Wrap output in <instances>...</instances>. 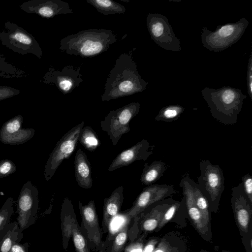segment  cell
<instances>
[{"mask_svg": "<svg viewBox=\"0 0 252 252\" xmlns=\"http://www.w3.org/2000/svg\"><path fill=\"white\" fill-rule=\"evenodd\" d=\"M131 53L121 54L104 85L102 101H108L144 91L148 84L140 76Z\"/></svg>", "mask_w": 252, "mask_h": 252, "instance_id": "6da1fadb", "label": "cell"}, {"mask_svg": "<svg viewBox=\"0 0 252 252\" xmlns=\"http://www.w3.org/2000/svg\"><path fill=\"white\" fill-rule=\"evenodd\" d=\"M116 41L117 35L113 31L91 29L62 38L59 48L70 55L91 58L107 51Z\"/></svg>", "mask_w": 252, "mask_h": 252, "instance_id": "7a4b0ae2", "label": "cell"}, {"mask_svg": "<svg viewBox=\"0 0 252 252\" xmlns=\"http://www.w3.org/2000/svg\"><path fill=\"white\" fill-rule=\"evenodd\" d=\"M213 117L224 125L237 123L247 95L241 90L230 86L215 89L205 87L201 91Z\"/></svg>", "mask_w": 252, "mask_h": 252, "instance_id": "3957f363", "label": "cell"}, {"mask_svg": "<svg viewBox=\"0 0 252 252\" xmlns=\"http://www.w3.org/2000/svg\"><path fill=\"white\" fill-rule=\"evenodd\" d=\"M248 25V20L242 18L236 23L218 26L215 31L204 27L201 34L202 44L211 51H222L239 40Z\"/></svg>", "mask_w": 252, "mask_h": 252, "instance_id": "277c9868", "label": "cell"}, {"mask_svg": "<svg viewBox=\"0 0 252 252\" xmlns=\"http://www.w3.org/2000/svg\"><path fill=\"white\" fill-rule=\"evenodd\" d=\"M199 167L200 175L196 183L208 200L210 211L216 213L225 188L222 170L218 164H213L207 159L200 161Z\"/></svg>", "mask_w": 252, "mask_h": 252, "instance_id": "5b68a950", "label": "cell"}, {"mask_svg": "<svg viewBox=\"0 0 252 252\" xmlns=\"http://www.w3.org/2000/svg\"><path fill=\"white\" fill-rule=\"evenodd\" d=\"M4 27L5 30L0 32L2 45L21 55L32 54L41 58L42 49L32 35L10 21L5 22Z\"/></svg>", "mask_w": 252, "mask_h": 252, "instance_id": "8992f818", "label": "cell"}, {"mask_svg": "<svg viewBox=\"0 0 252 252\" xmlns=\"http://www.w3.org/2000/svg\"><path fill=\"white\" fill-rule=\"evenodd\" d=\"M140 108L138 102H131L111 111L100 122L102 130L107 133L114 146L123 135L129 132V122L138 114Z\"/></svg>", "mask_w": 252, "mask_h": 252, "instance_id": "52a82bcc", "label": "cell"}, {"mask_svg": "<svg viewBox=\"0 0 252 252\" xmlns=\"http://www.w3.org/2000/svg\"><path fill=\"white\" fill-rule=\"evenodd\" d=\"M231 190V204L235 221L247 252H251L252 204L244 191L242 183Z\"/></svg>", "mask_w": 252, "mask_h": 252, "instance_id": "ba28073f", "label": "cell"}, {"mask_svg": "<svg viewBox=\"0 0 252 252\" xmlns=\"http://www.w3.org/2000/svg\"><path fill=\"white\" fill-rule=\"evenodd\" d=\"M84 122L71 128L57 143L49 155L44 167V176L46 181L54 176L63 160L70 157L75 151Z\"/></svg>", "mask_w": 252, "mask_h": 252, "instance_id": "9c48e42d", "label": "cell"}, {"mask_svg": "<svg viewBox=\"0 0 252 252\" xmlns=\"http://www.w3.org/2000/svg\"><path fill=\"white\" fill-rule=\"evenodd\" d=\"M146 25L151 39L158 46L170 51H181L180 40L176 37L165 16L149 13L147 15Z\"/></svg>", "mask_w": 252, "mask_h": 252, "instance_id": "30bf717a", "label": "cell"}, {"mask_svg": "<svg viewBox=\"0 0 252 252\" xmlns=\"http://www.w3.org/2000/svg\"><path fill=\"white\" fill-rule=\"evenodd\" d=\"M38 206V189L28 181L21 189L17 204L16 221L22 231L35 223Z\"/></svg>", "mask_w": 252, "mask_h": 252, "instance_id": "8fae6325", "label": "cell"}, {"mask_svg": "<svg viewBox=\"0 0 252 252\" xmlns=\"http://www.w3.org/2000/svg\"><path fill=\"white\" fill-rule=\"evenodd\" d=\"M78 207L82 220L80 230L87 239L90 249L100 251L104 245L102 239L103 231L99 224L94 201L91 200L86 205L79 202Z\"/></svg>", "mask_w": 252, "mask_h": 252, "instance_id": "7c38bea8", "label": "cell"}, {"mask_svg": "<svg viewBox=\"0 0 252 252\" xmlns=\"http://www.w3.org/2000/svg\"><path fill=\"white\" fill-rule=\"evenodd\" d=\"M171 185L153 184L144 188L138 195L130 208L125 211L129 220L135 218L152 204L176 193Z\"/></svg>", "mask_w": 252, "mask_h": 252, "instance_id": "4fadbf2b", "label": "cell"}, {"mask_svg": "<svg viewBox=\"0 0 252 252\" xmlns=\"http://www.w3.org/2000/svg\"><path fill=\"white\" fill-rule=\"evenodd\" d=\"M190 180V175L188 172L182 176L179 184V186L182 189L185 207L189 217L198 232L205 240L209 241L211 237V229L207 225L200 212L196 207Z\"/></svg>", "mask_w": 252, "mask_h": 252, "instance_id": "5bb4252c", "label": "cell"}, {"mask_svg": "<svg viewBox=\"0 0 252 252\" xmlns=\"http://www.w3.org/2000/svg\"><path fill=\"white\" fill-rule=\"evenodd\" d=\"M81 67L66 65L61 70L50 69L45 75L44 82L53 84L63 94L72 92L82 82Z\"/></svg>", "mask_w": 252, "mask_h": 252, "instance_id": "9a60e30c", "label": "cell"}, {"mask_svg": "<svg viewBox=\"0 0 252 252\" xmlns=\"http://www.w3.org/2000/svg\"><path fill=\"white\" fill-rule=\"evenodd\" d=\"M19 6L26 13L35 14L45 18L73 13L69 4L61 0H31L23 2Z\"/></svg>", "mask_w": 252, "mask_h": 252, "instance_id": "2e32d148", "label": "cell"}, {"mask_svg": "<svg viewBox=\"0 0 252 252\" xmlns=\"http://www.w3.org/2000/svg\"><path fill=\"white\" fill-rule=\"evenodd\" d=\"M155 147L150 145L147 140L142 139L118 154L109 165L108 171L111 172L128 166L136 160H146L153 154Z\"/></svg>", "mask_w": 252, "mask_h": 252, "instance_id": "e0dca14e", "label": "cell"}, {"mask_svg": "<svg viewBox=\"0 0 252 252\" xmlns=\"http://www.w3.org/2000/svg\"><path fill=\"white\" fill-rule=\"evenodd\" d=\"M173 200L169 198L158 201L151 205L152 208L148 212H142L140 216L134 218L136 222L137 235L142 233L148 234L156 230L163 214Z\"/></svg>", "mask_w": 252, "mask_h": 252, "instance_id": "ac0fdd59", "label": "cell"}, {"mask_svg": "<svg viewBox=\"0 0 252 252\" xmlns=\"http://www.w3.org/2000/svg\"><path fill=\"white\" fill-rule=\"evenodd\" d=\"M124 188L122 186L116 189L103 202L102 229L103 233L109 231L110 224L113 219L117 216L124 201Z\"/></svg>", "mask_w": 252, "mask_h": 252, "instance_id": "d6986e66", "label": "cell"}, {"mask_svg": "<svg viewBox=\"0 0 252 252\" xmlns=\"http://www.w3.org/2000/svg\"><path fill=\"white\" fill-rule=\"evenodd\" d=\"M61 227L63 248L66 250L72 236L73 225L77 221L71 201L67 197L63 200L61 211Z\"/></svg>", "mask_w": 252, "mask_h": 252, "instance_id": "ffe728a7", "label": "cell"}, {"mask_svg": "<svg viewBox=\"0 0 252 252\" xmlns=\"http://www.w3.org/2000/svg\"><path fill=\"white\" fill-rule=\"evenodd\" d=\"M76 180L80 188L89 189L93 186L92 168L86 154L78 149L74 158Z\"/></svg>", "mask_w": 252, "mask_h": 252, "instance_id": "44dd1931", "label": "cell"}, {"mask_svg": "<svg viewBox=\"0 0 252 252\" xmlns=\"http://www.w3.org/2000/svg\"><path fill=\"white\" fill-rule=\"evenodd\" d=\"M23 231L17 221L10 222L0 232V252H8L15 243L23 238Z\"/></svg>", "mask_w": 252, "mask_h": 252, "instance_id": "7402d4cb", "label": "cell"}, {"mask_svg": "<svg viewBox=\"0 0 252 252\" xmlns=\"http://www.w3.org/2000/svg\"><path fill=\"white\" fill-rule=\"evenodd\" d=\"M167 168L162 161H154L150 164L145 163L140 178L141 184L147 186L153 185L163 176Z\"/></svg>", "mask_w": 252, "mask_h": 252, "instance_id": "603a6c76", "label": "cell"}, {"mask_svg": "<svg viewBox=\"0 0 252 252\" xmlns=\"http://www.w3.org/2000/svg\"><path fill=\"white\" fill-rule=\"evenodd\" d=\"M152 252H187L185 243L181 237L170 232L165 235Z\"/></svg>", "mask_w": 252, "mask_h": 252, "instance_id": "cb8c5ba5", "label": "cell"}, {"mask_svg": "<svg viewBox=\"0 0 252 252\" xmlns=\"http://www.w3.org/2000/svg\"><path fill=\"white\" fill-rule=\"evenodd\" d=\"M100 14L104 15L123 14L126 10L121 4L111 0H87Z\"/></svg>", "mask_w": 252, "mask_h": 252, "instance_id": "d4e9b609", "label": "cell"}, {"mask_svg": "<svg viewBox=\"0 0 252 252\" xmlns=\"http://www.w3.org/2000/svg\"><path fill=\"white\" fill-rule=\"evenodd\" d=\"M129 222L126 220L115 233L107 252H123L129 238Z\"/></svg>", "mask_w": 252, "mask_h": 252, "instance_id": "484cf974", "label": "cell"}, {"mask_svg": "<svg viewBox=\"0 0 252 252\" xmlns=\"http://www.w3.org/2000/svg\"><path fill=\"white\" fill-rule=\"evenodd\" d=\"M35 130L32 128H21L12 134L0 132V140L5 144H22L30 140L34 135Z\"/></svg>", "mask_w": 252, "mask_h": 252, "instance_id": "4316f807", "label": "cell"}, {"mask_svg": "<svg viewBox=\"0 0 252 252\" xmlns=\"http://www.w3.org/2000/svg\"><path fill=\"white\" fill-rule=\"evenodd\" d=\"M190 183L196 207L200 212L207 225L210 229V209L209 202L200 191L197 183L191 179Z\"/></svg>", "mask_w": 252, "mask_h": 252, "instance_id": "83f0119b", "label": "cell"}, {"mask_svg": "<svg viewBox=\"0 0 252 252\" xmlns=\"http://www.w3.org/2000/svg\"><path fill=\"white\" fill-rule=\"evenodd\" d=\"M78 141L85 149L92 152L95 150L100 145L97 134L90 126L83 127Z\"/></svg>", "mask_w": 252, "mask_h": 252, "instance_id": "f1b7e54d", "label": "cell"}, {"mask_svg": "<svg viewBox=\"0 0 252 252\" xmlns=\"http://www.w3.org/2000/svg\"><path fill=\"white\" fill-rule=\"evenodd\" d=\"M185 111V108L178 104L170 105L161 108L156 116L157 121L171 122L177 120Z\"/></svg>", "mask_w": 252, "mask_h": 252, "instance_id": "f546056e", "label": "cell"}, {"mask_svg": "<svg viewBox=\"0 0 252 252\" xmlns=\"http://www.w3.org/2000/svg\"><path fill=\"white\" fill-rule=\"evenodd\" d=\"M78 222L75 223L72 228V238L76 252H90L88 241L81 232Z\"/></svg>", "mask_w": 252, "mask_h": 252, "instance_id": "4dcf8cb0", "label": "cell"}, {"mask_svg": "<svg viewBox=\"0 0 252 252\" xmlns=\"http://www.w3.org/2000/svg\"><path fill=\"white\" fill-rule=\"evenodd\" d=\"M14 200L8 197L0 209V232L10 223L14 212Z\"/></svg>", "mask_w": 252, "mask_h": 252, "instance_id": "1f68e13d", "label": "cell"}, {"mask_svg": "<svg viewBox=\"0 0 252 252\" xmlns=\"http://www.w3.org/2000/svg\"><path fill=\"white\" fill-rule=\"evenodd\" d=\"M22 115H18L6 121L2 126L0 132L6 134H12L20 130L23 123Z\"/></svg>", "mask_w": 252, "mask_h": 252, "instance_id": "d6a6232c", "label": "cell"}, {"mask_svg": "<svg viewBox=\"0 0 252 252\" xmlns=\"http://www.w3.org/2000/svg\"><path fill=\"white\" fill-rule=\"evenodd\" d=\"M182 205V200L181 202L173 200L163 214L158 226L156 230L157 232L160 230L173 218L176 212L181 208Z\"/></svg>", "mask_w": 252, "mask_h": 252, "instance_id": "836d02e7", "label": "cell"}, {"mask_svg": "<svg viewBox=\"0 0 252 252\" xmlns=\"http://www.w3.org/2000/svg\"><path fill=\"white\" fill-rule=\"evenodd\" d=\"M148 233H142L137 235L134 238L126 244L124 252H142L145 245V241Z\"/></svg>", "mask_w": 252, "mask_h": 252, "instance_id": "e575fe53", "label": "cell"}, {"mask_svg": "<svg viewBox=\"0 0 252 252\" xmlns=\"http://www.w3.org/2000/svg\"><path fill=\"white\" fill-rule=\"evenodd\" d=\"M16 165L12 160L6 159L0 161V178L7 177L16 172Z\"/></svg>", "mask_w": 252, "mask_h": 252, "instance_id": "d590c367", "label": "cell"}, {"mask_svg": "<svg viewBox=\"0 0 252 252\" xmlns=\"http://www.w3.org/2000/svg\"><path fill=\"white\" fill-rule=\"evenodd\" d=\"M242 184L244 191L250 203L252 204V177L246 174L242 177Z\"/></svg>", "mask_w": 252, "mask_h": 252, "instance_id": "8d00e7d4", "label": "cell"}, {"mask_svg": "<svg viewBox=\"0 0 252 252\" xmlns=\"http://www.w3.org/2000/svg\"><path fill=\"white\" fill-rule=\"evenodd\" d=\"M19 90L9 86H0V101L6 99L19 94Z\"/></svg>", "mask_w": 252, "mask_h": 252, "instance_id": "74e56055", "label": "cell"}, {"mask_svg": "<svg viewBox=\"0 0 252 252\" xmlns=\"http://www.w3.org/2000/svg\"><path fill=\"white\" fill-rule=\"evenodd\" d=\"M247 86L248 94L250 98L252 99V54L250 58L248 64V70L247 74Z\"/></svg>", "mask_w": 252, "mask_h": 252, "instance_id": "f35d334b", "label": "cell"}, {"mask_svg": "<svg viewBox=\"0 0 252 252\" xmlns=\"http://www.w3.org/2000/svg\"><path fill=\"white\" fill-rule=\"evenodd\" d=\"M160 239L158 237L150 238L145 244L142 252H152L158 243Z\"/></svg>", "mask_w": 252, "mask_h": 252, "instance_id": "ab89813d", "label": "cell"}, {"mask_svg": "<svg viewBox=\"0 0 252 252\" xmlns=\"http://www.w3.org/2000/svg\"><path fill=\"white\" fill-rule=\"evenodd\" d=\"M30 243L26 242L24 244L15 243L11 247L8 252H29Z\"/></svg>", "mask_w": 252, "mask_h": 252, "instance_id": "60d3db41", "label": "cell"}, {"mask_svg": "<svg viewBox=\"0 0 252 252\" xmlns=\"http://www.w3.org/2000/svg\"><path fill=\"white\" fill-rule=\"evenodd\" d=\"M220 252H231L229 251H227V250H222Z\"/></svg>", "mask_w": 252, "mask_h": 252, "instance_id": "b9f144b4", "label": "cell"}, {"mask_svg": "<svg viewBox=\"0 0 252 252\" xmlns=\"http://www.w3.org/2000/svg\"><path fill=\"white\" fill-rule=\"evenodd\" d=\"M200 252H208L204 250H201Z\"/></svg>", "mask_w": 252, "mask_h": 252, "instance_id": "7bdbcfd3", "label": "cell"}]
</instances>
